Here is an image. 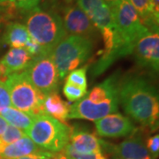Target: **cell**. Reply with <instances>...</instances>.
I'll list each match as a JSON object with an SVG mask.
<instances>
[{
	"mask_svg": "<svg viewBox=\"0 0 159 159\" xmlns=\"http://www.w3.org/2000/svg\"><path fill=\"white\" fill-rule=\"evenodd\" d=\"M149 2L154 14L157 17H159V0H149Z\"/></svg>",
	"mask_w": 159,
	"mask_h": 159,
	"instance_id": "cell-27",
	"label": "cell"
},
{
	"mask_svg": "<svg viewBox=\"0 0 159 159\" xmlns=\"http://www.w3.org/2000/svg\"><path fill=\"white\" fill-rule=\"evenodd\" d=\"M24 72L32 84L45 96L57 91L60 79L51 53L34 57Z\"/></svg>",
	"mask_w": 159,
	"mask_h": 159,
	"instance_id": "cell-8",
	"label": "cell"
},
{
	"mask_svg": "<svg viewBox=\"0 0 159 159\" xmlns=\"http://www.w3.org/2000/svg\"><path fill=\"white\" fill-rule=\"evenodd\" d=\"M24 136H26V134L24 131L20 130L17 127H14L11 125H8L6 132L3 134V135L0 136V148L15 142Z\"/></svg>",
	"mask_w": 159,
	"mask_h": 159,
	"instance_id": "cell-21",
	"label": "cell"
},
{
	"mask_svg": "<svg viewBox=\"0 0 159 159\" xmlns=\"http://www.w3.org/2000/svg\"><path fill=\"white\" fill-rule=\"evenodd\" d=\"M1 29H2V22H0V31H1Z\"/></svg>",
	"mask_w": 159,
	"mask_h": 159,
	"instance_id": "cell-32",
	"label": "cell"
},
{
	"mask_svg": "<svg viewBox=\"0 0 159 159\" xmlns=\"http://www.w3.org/2000/svg\"><path fill=\"white\" fill-rule=\"evenodd\" d=\"M120 79L113 74L96 85L80 100L70 107L68 119L97 121L119 110Z\"/></svg>",
	"mask_w": 159,
	"mask_h": 159,
	"instance_id": "cell-2",
	"label": "cell"
},
{
	"mask_svg": "<svg viewBox=\"0 0 159 159\" xmlns=\"http://www.w3.org/2000/svg\"><path fill=\"white\" fill-rule=\"evenodd\" d=\"M93 51V41L83 37L67 35L51 51V56L57 67L60 80L89 58Z\"/></svg>",
	"mask_w": 159,
	"mask_h": 159,
	"instance_id": "cell-5",
	"label": "cell"
},
{
	"mask_svg": "<svg viewBox=\"0 0 159 159\" xmlns=\"http://www.w3.org/2000/svg\"><path fill=\"white\" fill-rule=\"evenodd\" d=\"M111 9L124 53L125 56L130 55L137 42L150 31L142 24L129 0H120Z\"/></svg>",
	"mask_w": 159,
	"mask_h": 159,
	"instance_id": "cell-6",
	"label": "cell"
},
{
	"mask_svg": "<svg viewBox=\"0 0 159 159\" xmlns=\"http://www.w3.org/2000/svg\"><path fill=\"white\" fill-rule=\"evenodd\" d=\"M25 27L30 37L41 46L44 53H51L67 34L63 26L62 17L57 11L36 6L28 11Z\"/></svg>",
	"mask_w": 159,
	"mask_h": 159,
	"instance_id": "cell-3",
	"label": "cell"
},
{
	"mask_svg": "<svg viewBox=\"0 0 159 159\" xmlns=\"http://www.w3.org/2000/svg\"><path fill=\"white\" fill-rule=\"evenodd\" d=\"M146 147L149 151V153L153 156L154 157H157L159 153V135L155 134L148 138L147 140Z\"/></svg>",
	"mask_w": 159,
	"mask_h": 159,
	"instance_id": "cell-25",
	"label": "cell"
},
{
	"mask_svg": "<svg viewBox=\"0 0 159 159\" xmlns=\"http://www.w3.org/2000/svg\"><path fill=\"white\" fill-rule=\"evenodd\" d=\"M30 39L25 25L19 22L8 23L2 36V42L11 48H24Z\"/></svg>",
	"mask_w": 159,
	"mask_h": 159,
	"instance_id": "cell-17",
	"label": "cell"
},
{
	"mask_svg": "<svg viewBox=\"0 0 159 159\" xmlns=\"http://www.w3.org/2000/svg\"><path fill=\"white\" fill-rule=\"evenodd\" d=\"M11 6L23 11H29L38 6L41 0H7Z\"/></svg>",
	"mask_w": 159,
	"mask_h": 159,
	"instance_id": "cell-24",
	"label": "cell"
},
{
	"mask_svg": "<svg viewBox=\"0 0 159 159\" xmlns=\"http://www.w3.org/2000/svg\"><path fill=\"white\" fill-rule=\"evenodd\" d=\"M63 94L70 102H77L85 97L87 89H81L77 86L71 85L68 83H65L63 88Z\"/></svg>",
	"mask_w": 159,
	"mask_h": 159,
	"instance_id": "cell-22",
	"label": "cell"
},
{
	"mask_svg": "<svg viewBox=\"0 0 159 159\" xmlns=\"http://www.w3.org/2000/svg\"><path fill=\"white\" fill-rule=\"evenodd\" d=\"M8 126V124L6 120L4 119V118L0 115V136L3 135V134L6 132V128Z\"/></svg>",
	"mask_w": 159,
	"mask_h": 159,
	"instance_id": "cell-28",
	"label": "cell"
},
{
	"mask_svg": "<svg viewBox=\"0 0 159 159\" xmlns=\"http://www.w3.org/2000/svg\"><path fill=\"white\" fill-rule=\"evenodd\" d=\"M137 11L142 24L150 32H158V20L154 14L149 0H129Z\"/></svg>",
	"mask_w": 159,
	"mask_h": 159,
	"instance_id": "cell-18",
	"label": "cell"
},
{
	"mask_svg": "<svg viewBox=\"0 0 159 159\" xmlns=\"http://www.w3.org/2000/svg\"><path fill=\"white\" fill-rule=\"evenodd\" d=\"M0 115L4 118L8 125L17 127L24 132H26L30 127L34 118L33 116L19 111L11 106L5 109Z\"/></svg>",
	"mask_w": 159,
	"mask_h": 159,
	"instance_id": "cell-19",
	"label": "cell"
},
{
	"mask_svg": "<svg viewBox=\"0 0 159 159\" xmlns=\"http://www.w3.org/2000/svg\"><path fill=\"white\" fill-rule=\"evenodd\" d=\"M119 99L132 119L154 129L158 123V93L156 87L143 76H128L120 80Z\"/></svg>",
	"mask_w": 159,
	"mask_h": 159,
	"instance_id": "cell-1",
	"label": "cell"
},
{
	"mask_svg": "<svg viewBox=\"0 0 159 159\" xmlns=\"http://www.w3.org/2000/svg\"><path fill=\"white\" fill-rule=\"evenodd\" d=\"M72 128L52 117L42 114L35 116L26 135L42 149L50 153L61 151L69 143Z\"/></svg>",
	"mask_w": 159,
	"mask_h": 159,
	"instance_id": "cell-4",
	"label": "cell"
},
{
	"mask_svg": "<svg viewBox=\"0 0 159 159\" xmlns=\"http://www.w3.org/2000/svg\"><path fill=\"white\" fill-rule=\"evenodd\" d=\"M97 134L102 137L119 138L134 134L136 128L130 118L119 113H112L95 121Z\"/></svg>",
	"mask_w": 159,
	"mask_h": 159,
	"instance_id": "cell-11",
	"label": "cell"
},
{
	"mask_svg": "<svg viewBox=\"0 0 159 159\" xmlns=\"http://www.w3.org/2000/svg\"><path fill=\"white\" fill-rule=\"evenodd\" d=\"M32 59L24 48H11L0 59V80L5 81L9 75L24 71Z\"/></svg>",
	"mask_w": 159,
	"mask_h": 159,
	"instance_id": "cell-13",
	"label": "cell"
},
{
	"mask_svg": "<svg viewBox=\"0 0 159 159\" xmlns=\"http://www.w3.org/2000/svg\"><path fill=\"white\" fill-rule=\"evenodd\" d=\"M11 98L5 81L0 80V113L5 109L11 107Z\"/></svg>",
	"mask_w": 159,
	"mask_h": 159,
	"instance_id": "cell-23",
	"label": "cell"
},
{
	"mask_svg": "<svg viewBox=\"0 0 159 159\" xmlns=\"http://www.w3.org/2000/svg\"><path fill=\"white\" fill-rule=\"evenodd\" d=\"M52 153H50L48 151H43L40 153L31 154L29 156H25L22 157H19L15 159H51Z\"/></svg>",
	"mask_w": 159,
	"mask_h": 159,
	"instance_id": "cell-26",
	"label": "cell"
},
{
	"mask_svg": "<svg viewBox=\"0 0 159 159\" xmlns=\"http://www.w3.org/2000/svg\"><path fill=\"white\" fill-rule=\"evenodd\" d=\"M13 108L33 117L43 113V101L45 95L36 89L25 72L9 75L5 80Z\"/></svg>",
	"mask_w": 159,
	"mask_h": 159,
	"instance_id": "cell-7",
	"label": "cell"
},
{
	"mask_svg": "<svg viewBox=\"0 0 159 159\" xmlns=\"http://www.w3.org/2000/svg\"><path fill=\"white\" fill-rule=\"evenodd\" d=\"M102 147L114 159H156L140 137H133L117 145L102 141Z\"/></svg>",
	"mask_w": 159,
	"mask_h": 159,
	"instance_id": "cell-12",
	"label": "cell"
},
{
	"mask_svg": "<svg viewBox=\"0 0 159 159\" xmlns=\"http://www.w3.org/2000/svg\"><path fill=\"white\" fill-rule=\"evenodd\" d=\"M66 83L71 85L77 86L81 89H87L88 80H87V67L77 68L70 72L66 76Z\"/></svg>",
	"mask_w": 159,
	"mask_h": 159,
	"instance_id": "cell-20",
	"label": "cell"
},
{
	"mask_svg": "<svg viewBox=\"0 0 159 159\" xmlns=\"http://www.w3.org/2000/svg\"><path fill=\"white\" fill-rule=\"evenodd\" d=\"M68 144L79 153H102V140L88 131L72 129Z\"/></svg>",
	"mask_w": 159,
	"mask_h": 159,
	"instance_id": "cell-14",
	"label": "cell"
},
{
	"mask_svg": "<svg viewBox=\"0 0 159 159\" xmlns=\"http://www.w3.org/2000/svg\"><path fill=\"white\" fill-rule=\"evenodd\" d=\"M103 1L108 5L110 8H112L113 6H115L119 3L120 0H103Z\"/></svg>",
	"mask_w": 159,
	"mask_h": 159,
	"instance_id": "cell-30",
	"label": "cell"
},
{
	"mask_svg": "<svg viewBox=\"0 0 159 159\" xmlns=\"http://www.w3.org/2000/svg\"><path fill=\"white\" fill-rule=\"evenodd\" d=\"M53 1H55L57 3H60V4H62L65 6H70V5H74V2L75 0H53Z\"/></svg>",
	"mask_w": 159,
	"mask_h": 159,
	"instance_id": "cell-29",
	"label": "cell"
},
{
	"mask_svg": "<svg viewBox=\"0 0 159 159\" xmlns=\"http://www.w3.org/2000/svg\"><path fill=\"white\" fill-rule=\"evenodd\" d=\"M45 151L34 144L29 137L24 136L15 142L0 148V159H15Z\"/></svg>",
	"mask_w": 159,
	"mask_h": 159,
	"instance_id": "cell-15",
	"label": "cell"
},
{
	"mask_svg": "<svg viewBox=\"0 0 159 159\" xmlns=\"http://www.w3.org/2000/svg\"><path fill=\"white\" fill-rule=\"evenodd\" d=\"M63 13V26L66 34L89 40L97 36L98 33L97 28L76 4L65 6Z\"/></svg>",
	"mask_w": 159,
	"mask_h": 159,
	"instance_id": "cell-9",
	"label": "cell"
},
{
	"mask_svg": "<svg viewBox=\"0 0 159 159\" xmlns=\"http://www.w3.org/2000/svg\"><path fill=\"white\" fill-rule=\"evenodd\" d=\"M133 53L135 60L142 67L158 72L159 34L158 32H149L136 43Z\"/></svg>",
	"mask_w": 159,
	"mask_h": 159,
	"instance_id": "cell-10",
	"label": "cell"
},
{
	"mask_svg": "<svg viewBox=\"0 0 159 159\" xmlns=\"http://www.w3.org/2000/svg\"><path fill=\"white\" fill-rule=\"evenodd\" d=\"M70 107L71 106L63 100L57 92L47 95L43 101V113L63 124H66L68 120Z\"/></svg>",
	"mask_w": 159,
	"mask_h": 159,
	"instance_id": "cell-16",
	"label": "cell"
},
{
	"mask_svg": "<svg viewBox=\"0 0 159 159\" xmlns=\"http://www.w3.org/2000/svg\"><path fill=\"white\" fill-rule=\"evenodd\" d=\"M0 22H2V20H1V18H0Z\"/></svg>",
	"mask_w": 159,
	"mask_h": 159,
	"instance_id": "cell-33",
	"label": "cell"
},
{
	"mask_svg": "<svg viewBox=\"0 0 159 159\" xmlns=\"http://www.w3.org/2000/svg\"><path fill=\"white\" fill-rule=\"evenodd\" d=\"M7 0H0V6H5L7 4Z\"/></svg>",
	"mask_w": 159,
	"mask_h": 159,
	"instance_id": "cell-31",
	"label": "cell"
}]
</instances>
